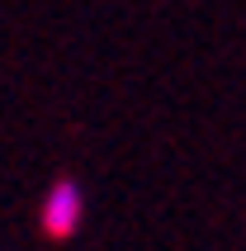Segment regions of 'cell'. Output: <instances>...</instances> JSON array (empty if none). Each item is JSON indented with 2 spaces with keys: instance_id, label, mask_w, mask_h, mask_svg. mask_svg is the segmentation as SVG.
I'll return each instance as SVG.
<instances>
[{
  "instance_id": "1",
  "label": "cell",
  "mask_w": 246,
  "mask_h": 251,
  "mask_svg": "<svg viewBox=\"0 0 246 251\" xmlns=\"http://www.w3.org/2000/svg\"><path fill=\"white\" fill-rule=\"evenodd\" d=\"M81 218H85L81 185H76V180H57L52 190H48V199H43V209H38L43 232H48L52 242H67V237H76Z\"/></svg>"
}]
</instances>
